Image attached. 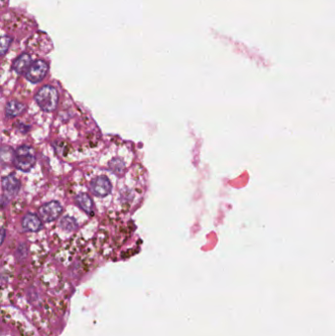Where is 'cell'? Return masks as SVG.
I'll list each match as a JSON object with an SVG mask.
<instances>
[{
	"instance_id": "cell-9",
	"label": "cell",
	"mask_w": 335,
	"mask_h": 336,
	"mask_svg": "<svg viewBox=\"0 0 335 336\" xmlns=\"http://www.w3.org/2000/svg\"><path fill=\"white\" fill-rule=\"evenodd\" d=\"M31 65H32V57L29 54L24 53L15 60L13 64V69L18 74H24L27 73Z\"/></svg>"
},
{
	"instance_id": "cell-5",
	"label": "cell",
	"mask_w": 335,
	"mask_h": 336,
	"mask_svg": "<svg viewBox=\"0 0 335 336\" xmlns=\"http://www.w3.org/2000/svg\"><path fill=\"white\" fill-rule=\"evenodd\" d=\"M89 188L94 196L103 198L111 193L112 185L107 177L98 176L91 181Z\"/></svg>"
},
{
	"instance_id": "cell-4",
	"label": "cell",
	"mask_w": 335,
	"mask_h": 336,
	"mask_svg": "<svg viewBox=\"0 0 335 336\" xmlns=\"http://www.w3.org/2000/svg\"><path fill=\"white\" fill-rule=\"evenodd\" d=\"M48 71V65L44 60H37L32 63L26 73V78L32 83H40L45 79Z\"/></svg>"
},
{
	"instance_id": "cell-3",
	"label": "cell",
	"mask_w": 335,
	"mask_h": 336,
	"mask_svg": "<svg viewBox=\"0 0 335 336\" xmlns=\"http://www.w3.org/2000/svg\"><path fill=\"white\" fill-rule=\"evenodd\" d=\"M62 211H63L62 205L59 202H55V201L45 203L39 209L40 217L45 222L54 221L55 219H57L60 216Z\"/></svg>"
},
{
	"instance_id": "cell-2",
	"label": "cell",
	"mask_w": 335,
	"mask_h": 336,
	"mask_svg": "<svg viewBox=\"0 0 335 336\" xmlns=\"http://www.w3.org/2000/svg\"><path fill=\"white\" fill-rule=\"evenodd\" d=\"M14 165L23 172H29L35 166L37 157L35 150L27 145L19 147L14 154Z\"/></svg>"
},
{
	"instance_id": "cell-7",
	"label": "cell",
	"mask_w": 335,
	"mask_h": 336,
	"mask_svg": "<svg viewBox=\"0 0 335 336\" xmlns=\"http://www.w3.org/2000/svg\"><path fill=\"white\" fill-rule=\"evenodd\" d=\"M22 227L25 231L38 232L42 230L43 222L42 218L38 217L36 214L27 213L22 219Z\"/></svg>"
},
{
	"instance_id": "cell-11",
	"label": "cell",
	"mask_w": 335,
	"mask_h": 336,
	"mask_svg": "<svg viewBox=\"0 0 335 336\" xmlns=\"http://www.w3.org/2000/svg\"><path fill=\"white\" fill-rule=\"evenodd\" d=\"M60 223H61L60 224L61 227H63L65 230H68V231H72V230H74V229H76V228L78 227V225L76 223V221H75L73 218L68 217V216L64 217V218L61 220Z\"/></svg>"
},
{
	"instance_id": "cell-10",
	"label": "cell",
	"mask_w": 335,
	"mask_h": 336,
	"mask_svg": "<svg viewBox=\"0 0 335 336\" xmlns=\"http://www.w3.org/2000/svg\"><path fill=\"white\" fill-rule=\"evenodd\" d=\"M76 202L80 206L82 210H84L86 213H89V215L93 214V203L91 199L85 193H81L76 197Z\"/></svg>"
},
{
	"instance_id": "cell-8",
	"label": "cell",
	"mask_w": 335,
	"mask_h": 336,
	"mask_svg": "<svg viewBox=\"0 0 335 336\" xmlns=\"http://www.w3.org/2000/svg\"><path fill=\"white\" fill-rule=\"evenodd\" d=\"M25 110H26V105L22 102H19V101H16V100L9 101L5 106L6 117L10 118V119L11 118H16V117L22 115Z\"/></svg>"
},
{
	"instance_id": "cell-12",
	"label": "cell",
	"mask_w": 335,
	"mask_h": 336,
	"mask_svg": "<svg viewBox=\"0 0 335 336\" xmlns=\"http://www.w3.org/2000/svg\"><path fill=\"white\" fill-rule=\"evenodd\" d=\"M11 43H12V39L10 37L4 36L2 38V41H1V46H2L1 47V54L2 55H4L5 52L8 50V48H9V46L11 45Z\"/></svg>"
},
{
	"instance_id": "cell-6",
	"label": "cell",
	"mask_w": 335,
	"mask_h": 336,
	"mask_svg": "<svg viewBox=\"0 0 335 336\" xmlns=\"http://www.w3.org/2000/svg\"><path fill=\"white\" fill-rule=\"evenodd\" d=\"M20 187H21L20 181L17 179L14 175L5 176L2 179V190L4 192L3 198H6V200L10 201L12 198H14L18 194Z\"/></svg>"
},
{
	"instance_id": "cell-1",
	"label": "cell",
	"mask_w": 335,
	"mask_h": 336,
	"mask_svg": "<svg viewBox=\"0 0 335 336\" xmlns=\"http://www.w3.org/2000/svg\"><path fill=\"white\" fill-rule=\"evenodd\" d=\"M36 102L38 105L45 112L54 111L58 105L59 94L57 90L50 86L46 85L42 87L35 96Z\"/></svg>"
}]
</instances>
